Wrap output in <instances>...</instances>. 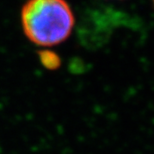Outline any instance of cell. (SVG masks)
Masks as SVG:
<instances>
[{
	"mask_svg": "<svg viewBox=\"0 0 154 154\" xmlns=\"http://www.w3.org/2000/svg\"><path fill=\"white\" fill-rule=\"evenodd\" d=\"M153 4H154V0H153Z\"/></svg>",
	"mask_w": 154,
	"mask_h": 154,
	"instance_id": "3",
	"label": "cell"
},
{
	"mask_svg": "<svg viewBox=\"0 0 154 154\" xmlns=\"http://www.w3.org/2000/svg\"><path fill=\"white\" fill-rule=\"evenodd\" d=\"M21 23L30 41L50 47L70 36L74 15L66 0H27L21 10Z\"/></svg>",
	"mask_w": 154,
	"mask_h": 154,
	"instance_id": "1",
	"label": "cell"
},
{
	"mask_svg": "<svg viewBox=\"0 0 154 154\" xmlns=\"http://www.w3.org/2000/svg\"><path fill=\"white\" fill-rule=\"evenodd\" d=\"M40 58L42 63L47 68L54 69L60 65V59L54 52L52 51H41L40 52Z\"/></svg>",
	"mask_w": 154,
	"mask_h": 154,
	"instance_id": "2",
	"label": "cell"
}]
</instances>
